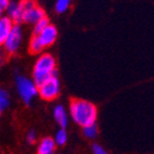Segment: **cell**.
I'll return each instance as SVG.
<instances>
[{"label":"cell","mask_w":154,"mask_h":154,"mask_svg":"<svg viewBox=\"0 0 154 154\" xmlns=\"http://www.w3.org/2000/svg\"><path fill=\"white\" fill-rule=\"evenodd\" d=\"M70 114L78 125L85 127L95 124L97 109L95 105L83 99H72L70 103Z\"/></svg>","instance_id":"cell-1"},{"label":"cell","mask_w":154,"mask_h":154,"mask_svg":"<svg viewBox=\"0 0 154 154\" xmlns=\"http://www.w3.org/2000/svg\"><path fill=\"white\" fill-rule=\"evenodd\" d=\"M57 75L58 72L56 70V63L51 54H43L37 59L33 68L32 79L38 88L51 78Z\"/></svg>","instance_id":"cell-2"},{"label":"cell","mask_w":154,"mask_h":154,"mask_svg":"<svg viewBox=\"0 0 154 154\" xmlns=\"http://www.w3.org/2000/svg\"><path fill=\"white\" fill-rule=\"evenodd\" d=\"M16 86H17L18 94L21 96L22 100L26 105H29L31 99L39 93L36 83L22 75L16 78Z\"/></svg>","instance_id":"cell-3"},{"label":"cell","mask_w":154,"mask_h":154,"mask_svg":"<svg viewBox=\"0 0 154 154\" xmlns=\"http://www.w3.org/2000/svg\"><path fill=\"white\" fill-rule=\"evenodd\" d=\"M59 90H60V86H59V81L57 77L51 78L38 88L39 95L44 100L55 99L58 96Z\"/></svg>","instance_id":"cell-4"},{"label":"cell","mask_w":154,"mask_h":154,"mask_svg":"<svg viewBox=\"0 0 154 154\" xmlns=\"http://www.w3.org/2000/svg\"><path fill=\"white\" fill-rule=\"evenodd\" d=\"M22 42V28L18 24L13 26L12 31L10 32L9 37L5 41V49L8 53H15L18 50Z\"/></svg>","instance_id":"cell-5"},{"label":"cell","mask_w":154,"mask_h":154,"mask_svg":"<svg viewBox=\"0 0 154 154\" xmlns=\"http://www.w3.org/2000/svg\"><path fill=\"white\" fill-rule=\"evenodd\" d=\"M7 13H8L9 17L12 20L15 24H20L22 22H24V9L22 7L21 2H14V1H11L10 5H8L7 8Z\"/></svg>","instance_id":"cell-6"},{"label":"cell","mask_w":154,"mask_h":154,"mask_svg":"<svg viewBox=\"0 0 154 154\" xmlns=\"http://www.w3.org/2000/svg\"><path fill=\"white\" fill-rule=\"evenodd\" d=\"M44 17H46L44 10L40 8V7H38V5H36L35 8L27 11V12L24 14V23L36 25L38 22L43 20Z\"/></svg>","instance_id":"cell-7"},{"label":"cell","mask_w":154,"mask_h":154,"mask_svg":"<svg viewBox=\"0 0 154 154\" xmlns=\"http://www.w3.org/2000/svg\"><path fill=\"white\" fill-rule=\"evenodd\" d=\"M40 41L42 42V44L44 45V48H48V46L52 45L56 41L57 38V29L55 26L53 25H49L42 31L40 35H38Z\"/></svg>","instance_id":"cell-8"},{"label":"cell","mask_w":154,"mask_h":154,"mask_svg":"<svg viewBox=\"0 0 154 154\" xmlns=\"http://www.w3.org/2000/svg\"><path fill=\"white\" fill-rule=\"evenodd\" d=\"M13 22L9 16H2L0 20V42L5 43L13 29Z\"/></svg>","instance_id":"cell-9"},{"label":"cell","mask_w":154,"mask_h":154,"mask_svg":"<svg viewBox=\"0 0 154 154\" xmlns=\"http://www.w3.org/2000/svg\"><path fill=\"white\" fill-rule=\"evenodd\" d=\"M56 142L50 137H45L40 141L38 146V154H54Z\"/></svg>","instance_id":"cell-10"},{"label":"cell","mask_w":154,"mask_h":154,"mask_svg":"<svg viewBox=\"0 0 154 154\" xmlns=\"http://www.w3.org/2000/svg\"><path fill=\"white\" fill-rule=\"evenodd\" d=\"M54 118L62 128H65L67 124H68V118H67L66 110H65L63 106L58 105L54 108Z\"/></svg>","instance_id":"cell-11"},{"label":"cell","mask_w":154,"mask_h":154,"mask_svg":"<svg viewBox=\"0 0 154 154\" xmlns=\"http://www.w3.org/2000/svg\"><path fill=\"white\" fill-rule=\"evenodd\" d=\"M44 49L45 48L42 44V42L40 41L39 37L33 35V37L30 39V42H29V52L31 54H38V53H41Z\"/></svg>","instance_id":"cell-12"},{"label":"cell","mask_w":154,"mask_h":154,"mask_svg":"<svg viewBox=\"0 0 154 154\" xmlns=\"http://www.w3.org/2000/svg\"><path fill=\"white\" fill-rule=\"evenodd\" d=\"M9 106H10V97H9L8 92L1 90L0 91V110L1 112L5 111V109H8Z\"/></svg>","instance_id":"cell-13"},{"label":"cell","mask_w":154,"mask_h":154,"mask_svg":"<svg viewBox=\"0 0 154 154\" xmlns=\"http://www.w3.org/2000/svg\"><path fill=\"white\" fill-rule=\"evenodd\" d=\"M97 134H98V129H97L96 124H93V125L83 127V135H84L86 138L94 139V138H96Z\"/></svg>","instance_id":"cell-14"},{"label":"cell","mask_w":154,"mask_h":154,"mask_svg":"<svg viewBox=\"0 0 154 154\" xmlns=\"http://www.w3.org/2000/svg\"><path fill=\"white\" fill-rule=\"evenodd\" d=\"M72 0H57L56 5H55V10L57 13L62 14V13L66 12L69 8L70 3H71Z\"/></svg>","instance_id":"cell-15"},{"label":"cell","mask_w":154,"mask_h":154,"mask_svg":"<svg viewBox=\"0 0 154 154\" xmlns=\"http://www.w3.org/2000/svg\"><path fill=\"white\" fill-rule=\"evenodd\" d=\"M49 25H50V23H49L48 17H44L43 20H41V21L38 22V23L35 25V27H33V35H36V36L40 35Z\"/></svg>","instance_id":"cell-16"},{"label":"cell","mask_w":154,"mask_h":154,"mask_svg":"<svg viewBox=\"0 0 154 154\" xmlns=\"http://www.w3.org/2000/svg\"><path fill=\"white\" fill-rule=\"evenodd\" d=\"M67 141V133L64 128L59 129L56 133V136H55V142H56L58 146H64Z\"/></svg>","instance_id":"cell-17"},{"label":"cell","mask_w":154,"mask_h":154,"mask_svg":"<svg viewBox=\"0 0 154 154\" xmlns=\"http://www.w3.org/2000/svg\"><path fill=\"white\" fill-rule=\"evenodd\" d=\"M92 150H93V153L94 154H108V152L106 151L103 146H99V144H96V143L93 144Z\"/></svg>","instance_id":"cell-18"},{"label":"cell","mask_w":154,"mask_h":154,"mask_svg":"<svg viewBox=\"0 0 154 154\" xmlns=\"http://www.w3.org/2000/svg\"><path fill=\"white\" fill-rule=\"evenodd\" d=\"M10 2V0H0V12H3L5 10H7Z\"/></svg>","instance_id":"cell-19"},{"label":"cell","mask_w":154,"mask_h":154,"mask_svg":"<svg viewBox=\"0 0 154 154\" xmlns=\"http://www.w3.org/2000/svg\"><path fill=\"white\" fill-rule=\"evenodd\" d=\"M27 141L29 143H33V142L36 141V133L33 131H30L27 135Z\"/></svg>","instance_id":"cell-20"}]
</instances>
